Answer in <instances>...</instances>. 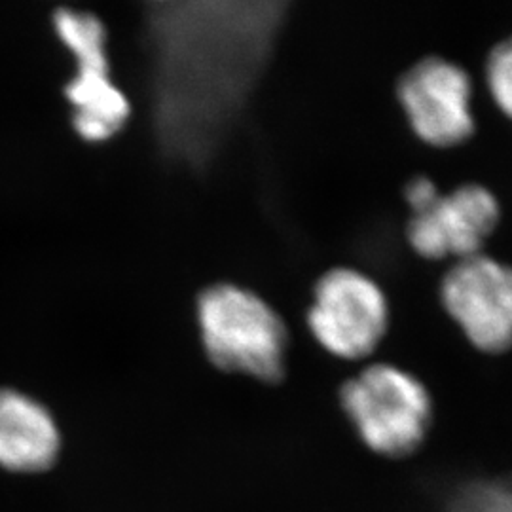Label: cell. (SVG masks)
<instances>
[{
    "instance_id": "2",
    "label": "cell",
    "mask_w": 512,
    "mask_h": 512,
    "mask_svg": "<svg viewBox=\"0 0 512 512\" xmlns=\"http://www.w3.org/2000/svg\"><path fill=\"white\" fill-rule=\"evenodd\" d=\"M340 406L370 452L414 456L435 421V403L418 376L391 363L366 366L340 389Z\"/></svg>"
},
{
    "instance_id": "6",
    "label": "cell",
    "mask_w": 512,
    "mask_h": 512,
    "mask_svg": "<svg viewBox=\"0 0 512 512\" xmlns=\"http://www.w3.org/2000/svg\"><path fill=\"white\" fill-rule=\"evenodd\" d=\"M473 97L471 74L439 55L414 63L397 84L404 118L427 147H461L475 137Z\"/></svg>"
},
{
    "instance_id": "7",
    "label": "cell",
    "mask_w": 512,
    "mask_h": 512,
    "mask_svg": "<svg viewBox=\"0 0 512 512\" xmlns=\"http://www.w3.org/2000/svg\"><path fill=\"white\" fill-rule=\"evenodd\" d=\"M503 209L486 184L463 183L406 222V241L425 260L480 255L501 224Z\"/></svg>"
},
{
    "instance_id": "11",
    "label": "cell",
    "mask_w": 512,
    "mask_h": 512,
    "mask_svg": "<svg viewBox=\"0 0 512 512\" xmlns=\"http://www.w3.org/2000/svg\"><path fill=\"white\" fill-rule=\"evenodd\" d=\"M439 196V186L433 179H429L425 175L414 177L404 188V202L410 207V215L431 207L433 203L437 202Z\"/></svg>"
},
{
    "instance_id": "8",
    "label": "cell",
    "mask_w": 512,
    "mask_h": 512,
    "mask_svg": "<svg viewBox=\"0 0 512 512\" xmlns=\"http://www.w3.org/2000/svg\"><path fill=\"white\" fill-rule=\"evenodd\" d=\"M63 437L54 414L18 389H0V469L40 475L54 469Z\"/></svg>"
},
{
    "instance_id": "10",
    "label": "cell",
    "mask_w": 512,
    "mask_h": 512,
    "mask_svg": "<svg viewBox=\"0 0 512 512\" xmlns=\"http://www.w3.org/2000/svg\"><path fill=\"white\" fill-rule=\"evenodd\" d=\"M484 78L495 107L512 122V35L497 42L490 50Z\"/></svg>"
},
{
    "instance_id": "5",
    "label": "cell",
    "mask_w": 512,
    "mask_h": 512,
    "mask_svg": "<svg viewBox=\"0 0 512 512\" xmlns=\"http://www.w3.org/2000/svg\"><path fill=\"white\" fill-rule=\"evenodd\" d=\"M439 294L446 315L476 351H511L512 264L484 253L458 260L442 275Z\"/></svg>"
},
{
    "instance_id": "4",
    "label": "cell",
    "mask_w": 512,
    "mask_h": 512,
    "mask_svg": "<svg viewBox=\"0 0 512 512\" xmlns=\"http://www.w3.org/2000/svg\"><path fill=\"white\" fill-rule=\"evenodd\" d=\"M384 289L353 268H334L315 283L308 327L319 346L344 361L372 355L389 329Z\"/></svg>"
},
{
    "instance_id": "3",
    "label": "cell",
    "mask_w": 512,
    "mask_h": 512,
    "mask_svg": "<svg viewBox=\"0 0 512 512\" xmlns=\"http://www.w3.org/2000/svg\"><path fill=\"white\" fill-rule=\"evenodd\" d=\"M54 25L76 61V74L65 88L74 129L90 143L107 141L126 126L131 105L110 78L105 25L93 14L71 8L57 10Z\"/></svg>"
},
{
    "instance_id": "1",
    "label": "cell",
    "mask_w": 512,
    "mask_h": 512,
    "mask_svg": "<svg viewBox=\"0 0 512 512\" xmlns=\"http://www.w3.org/2000/svg\"><path fill=\"white\" fill-rule=\"evenodd\" d=\"M196 310L203 349L213 365L266 384L283 380L289 332L266 300L238 285L217 283L200 294Z\"/></svg>"
},
{
    "instance_id": "9",
    "label": "cell",
    "mask_w": 512,
    "mask_h": 512,
    "mask_svg": "<svg viewBox=\"0 0 512 512\" xmlns=\"http://www.w3.org/2000/svg\"><path fill=\"white\" fill-rule=\"evenodd\" d=\"M446 512H512V486L499 480H473L459 486Z\"/></svg>"
}]
</instances>
